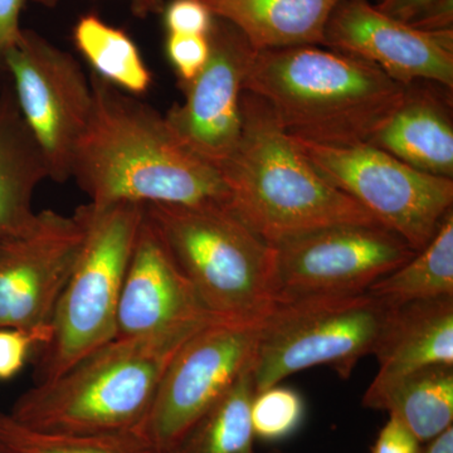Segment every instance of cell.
<instances>
[{
    "label": "cell",
    "mask_w": 453,
    "mask_h": 453,
    "mask_svg": "<svg viewBox=\"0 0 453 453\" xmlns=\"http://www.w3.org/2000/svg\"><path fill=\"white\" fill-rule=\"evenodd\" d=\"M259 321L214 320L181 345L140 431L155 451L175 445L251 368Z\"/></svg>",
    "instance_id": "30bf717a"
},
{
    "label": "cell",
    "mask_w": 453,
    "mask_h": 453,
    "mask_svg": "<svg viewBox=\"0 0 453 453\" xmlns=\"http://www.w3.org/2000/svg\"><path fill=\"white\" fill-rule=\"evenodd\" d=\"M46 179L43 155L4 80L0 88V240L22 234L35 222L33 196Z\"/></svg>",
    "instance_id": "ac0fdd59"
},
{
    "label": "cell",
    "mask_w": 453,
    "mask_h": 453,
    "mask_svg": "<svg viewBox=\"0 0 453 453\" xmlns=\"http://www.w3.org/2000/svg\"><path fill=\"white\" fill-rule=\"evenodd\" d=\"M334 187L421 251L452 210L453 180L426 174L369 142L321 144L294 138Z\"/></svg>",
    "instance_id": "ba28073f"
},
{
    "label": "cell",
    "mask_w": 453,
    "mask_h": 453,
    "mask_svg": "<svg viewBox=\"0 0 453 453\" xmlns=\"http://www.w3.org/2000/svg\"><path fill=\"white\" fill-rule=\"evenodd\" d=\"M275 247V303L368 290L416 255L381 225H338Z\"/></svg>",
    "instance_id": "8fae6325"
},
{
    "label": "cell",
    "mask_w": 453,
    "mask_h": 453,
    "mask_svg": "<svg viewBox=\"0 0 453 453\" xmlns=\"http://www.w3.org/2000/svg\"><path fill=\"white\" fill-rule=\"evenodd\" d=\"M422 446L401 422L390 417L380 434H378L372 453H421Z\"/></svg>",
    "instance_id": "f546056e"
},
{
    "label": "cell",
    "mask_w": 453,
    "mask_h": 453,
    "mask_svg": "<svg viewBox=\"0 0 453 453\" xmlns=\"http://www.w3.org/2000/svg\"><path fill=\"white\" fill-rule=\"evenodd\" d=\"M255 393L251 366L175 445L157 453H255L251 426Z\"/></svg>",
    "instance_id": "603a6c76"
},
{
    "label": "cell",
    "mask_w": 453,
    "mask_h": 453,
    "mask_svg": "<svg viewBox=\"0 0 453 453\" xmlns=\"http://www.w3.org/2000/svg\"><path fill=\"white\" fill-rule=\"evenodd\" d=\"M28 0H0V82L5 80V58L19 38L20 14Z\"/></svg>",
    "instance_id": "f1b7e54d"
},
{
    "label": "cell",
    "mask_w": 453,
    "mask_h": 453,
    "mask_svg": "<svg viewBox=\"0 0 453 453\" xmlns=\"http://www.w3.org/2000/svg\"><path fill=\"white\" fill-rule=\"evenodd\" d=\"M32 347L35 342L22 330L0 329V380H11L20 372Z\"/></svg>",
    "instance_id": "83f0119b"
},
{
    "label": "cell",
    "mask_w": 453,
    "mask_h": 453,
    "mask_svg": "<svg viewBox=\"0 0 453 453\" xmlns=\"http://www.w3.org/2000/svg\"><path fill=\"white\" fill-rule=\"evenodd\" d=\"M421 453H453V427H449L434 440L428 441V445L422 449Z\"/></svg>",
    "instance_id": "836d02e7"
},
{
    "label": "cell",
    "mask_w": 453,
    "mask_h": 453,
    "mask_svg": "<svg viewBox=\"0 0 453 453\" xmlns=\"http://www.w3.org/2000/svg\"><path fill=\"white\" fill-rule=\"evenodd\" d=\"M374 356L380 377L453 365V297L395 308Z\"/></svg>",
    "instance_id": "d6986e66"
},
{
    "label": "cell",
    "mask_w": 453,
    "mask_h": 453,
    "mask_svg": "<svg viewBox=\"0 0 453 453\" xmlns=\"http://www.w3.org/2000/svg\"><path fill=\"white\" fill-rule=\"evenodd\" d=\"M47 8H55L59 0H29ZM134 13L140 18H146L151 14H162L165 7V0H127Z\"/></svg>",
    "instance_id": "d6a6232c"
},
{
    "label": "cell",
    "mask_w": 453,
    "mask_h": 453,
    "mask_svg": "<svg viewBox=\"0 0 453 453\" xmlns=\"http://www.w3.org/2000/svg\"><path fill=\"white\" fill-rule=\"evenodd\" d=\"M73 38L92 73L134 96L149 91L153 74L135 42L124 29L89 13L77 20Z\"/></svg>",
    "instance_id": "7402d4cb"
},
{
    "label": "cell",
    "mask_w": 453,
    "mask_h": 453,
    "mask_svg": "<svg viewBox=\"0 0 453 453\" xmlns=\"http://www.w3.org/2000/svg\"><path fill=\"white\" fill-rule=\"evenodd\" d=\"M89 81L94 105L71 164L88 203L228 208L219 170L179 140L165 115L95 73Z\"/></svg>",
    "instance_id": "6da1fadb"
},
{
    "label": "cell",
    "mask_w": 453,
    "mask_h": 453,
    "mask_svg": "<svg viewBox=\"0 0 453 453\" xmlns=\"http://www.w3.org/2000/svg\"><path fill=\"white\" fill-rule=\"evenodd\" d=\"M407 88L366 59L320 46L258 50L244 83L288 135L321 144L368 142Z\"/></svg>",
    "instance_id": "3957f363"
},
{
    "label": "cell",
    "mask_w": 453,
    "mask_h": 453,
    "mask_svg": "<svg viewBox=\"0 0 453 453\" xmlns=\"http://www.w3.org/2000/svg\"><path fill=\"white\" fill-rule=\"evenodd\" d=\"M393 310L368 291L273 303L259 321L256 393L312 366H330L348 380L362 357L375 353Z\"/></svg>",
    "instance_id": "52a82bcc"
},
{
    "label": "cell",
    "mask_w": 453,
    "mask_h": 453,
    "mask_svg": "<svg viewBox=\"0 0 453 453\" xmlns=\"http://www.w3.org/2000/svg\"><path fill=\"white\" fill-rule=\"evenodd\" d=\"M0 442L14 453H157L139 432L67 434L38 431L0 411Z\"/></svg>",
    "instance_id": "cb8c5ba5"
},
{
    "label": "cell",
    "mask_w": 453,
    "mask_h": 453,
    "mask_svg": "<svg viewBox=\"0 0 453 453\" xmlns=\"http://www.w3.org/2000/svg\"><path fill=\"white\" fill-rule=\"evenodd\" d=\"M5 80L43 155L50 179L70 180L74 149L94 105L89 77L70 53L37 32L22 29L5 58Z\"/></svg>",
    "instance_id": "9c48e42d"
},
{
    "label": "cell",
    "mask_w": 453,
    "mask_h": 453,
    "mask_svg": "<svg viewBox=\"0 0 453 453\" xmlns=\"http://www.w3.org/2000/svg\"><path fill=\"white\" fill-rule=\"evenodd\" d=\"M363 404L386 411L419 442H428L452 426L453 365L429 366L396 377L377 375Z\"/></svg>",
    "instance_id": "ffe728a7"
},
{
    "label": "cell",
    "mask_w": 453,
    "mask_h": 453,
    "mask_svg": "<svg viewBox=\"0 0 453 453\" xmlns=\"http://www.w3.org/2000/svg\"><path fill=\"white\" fill-rule=\"evenodd\" d=\"M81 251L57 303L50 335L38 348L35 383L56 380L116 336L119 301L144 205L83 204Z\"/></svg>",
    "instance_id": "8992f818"
},
{
    "label": "cell",
    "mask_w": 453,
    "mask_h": 453,
    "mask_svg": "<svg viewBox=\"0 0 453 453\" xmlns=\"http://www.w3.org/2000/svg\"><path fill=\"white\" fill-rule=\"evenodd\" d=\"M410 26L419 31L442 32L453 29V0H438L419 14Z\"/></svg>",
    "instance_id": "4dcf8cb0"
},
{
    "label": "cell",
    "mask_w": 453,
    "mask_h": 453,
    "mask_svg": "<svg viewBox=\"0 0 453 453\" xmlns=\"http://www.w3.org/2000/svg\"><path fill=\"white\" fill-rule=\"evenodd\" d=\"M258 50L324 46L325 29L342 0H202Z\"/></svg>",
    "instance_id": "e0dca14e"
},
{
    "label": "cell",
    "mask_w": 453,
    "mask_h": 453,
    "mask_svg": "<svg viewBox=\"0 0 453 453\" xmlns=\"http://www.w3.org/2000/svg\"><path fill=\"white\" fill-rule=\"evenodd\" d=\"M325 47L377 65L404 86L453 88V29L425 32L387 16L368 0H342L325 29Z\"/></svg>",
    "instance_id": "5bb4252c"
},
{
    "label": "cell",
    "mask_w": 453,
    "mask_h": 453,
    "mask_svg": "<svg viewBox=\"0 0 453 453\" xmlns=\"http://www.w3.org/2000/svg\"><path fill=\"white\" fill-rule=\"evenodd\" d=\"M305 417V403L296 390L276 386L255 393L251 403L253 436L281 441L297 431Z\"/></svg>",
    "instance_id": "d4e9b609"
},
{
    "label": "cell",
    "mask_w": 453,
    "mask_h": 453,
    "mask_svg": "<svg viewBox=\"0 0 453 453\" xmlns=\"http://www.w3.org/2000/svg\"><path fill=\"white\" fill-rule=\"evenodd\" d=\"M214 320L144 214L122 282L115 338L195 332Z\"/></svg>",
    "instance_id": "9a60e30c"
},
{
    "label": "cell",
    "mask_w": 453,
    "mask_h": 453,
    "mask_svg": "<svg viewBox=\"0 0 453 453\" xmlns=\"http://www.w3.org/2000/svg\"><path fill=\"white\" fill-rule=\"evenodd\" d=\"M199 330L112 339L56 380L35 384L11 416L53 434H140L169 363Z\"/></svg>",
    "instance_id": "277c9868"
},
{
    "label": "cell",
    "mask_w": 453,
    "mask_h": 453,
    "mask_svg": "<svg viewBox=\"0 0 453 453\" xmlns=\"http://www.w3.org/2000/svg\"><path fill=\"white\" fill-rule=\"evenodd\" d=\"M366 142L426 174L453 178L451 112L428 89L408 86L403 101Z\"/></svg>",
    "instance_id": "2e32d148"
},
{
    "label": "cell",
    "mask_w": 453,
    "mask_h": 453,
    "mask_svg": "<svg viewBox=\"0 0 453 453\" xmlns=\"http://www.w3.org/2000/svg\"><path fill=\"white\" fill-rule=\"evenodd\" d=\"M366 291L392 308L416 301L453 297L452 210L421 251Z\"/></svg>",
    "instance_id": "44dd1931"
},
{
    "label": "cell",
    "mask_w": 453,
    "mask_h": 453,
    "mask_svg": "<svg viewBox=\"0 0 453 453\" xmlns=\"http://www.w3.org/2000/svg\"><path fill=\"white\" fill-rule=\"evenodd\" d=\"M85 237L77 211H38L27 231L0 240V329L28 334L41 348Z\"/></svg>",
    "instance_id": "7c38bea8"
},
{
    "label": "cell",
    "mask_w": 453,
    "mask_h": 453,
    "mask_svg": "<svg viewBox=\"0 0 453 453\" xmlns=\"http://www.w3.org/2000/svg\"><path fill=\"white\" fill-rule=\"evenodd\" d=\"M207 65L181 88L183 103L165 113L169 127L193 153L217 169L242 133V98L256 50L234 26L214 17Z\"/></svg>",
    "instance_id": "4fadbf2b"
},
{
    "label": "cell",
    "mask_w": 453,
    "mask_h": 453,
    "mask_svg": "<svg viewBox=\"0 0 453 453\" xmlns=\"http://www.w3.org/2000/svg\"><path fill=\"white\" fill-rule=\"evenodd\" d=\"M437 2L438 0H380L377 8L387 16L411 25L419 14Z\"/></svg>",
    "instance_id": "1f68e13d"
},
{
    "label": "cell",
    "mask_w": 453,
    "mask_h": 453,
    "mask_svg": "<svg viewBox=\"0 0 453 453\" xmlns=\"http://www.w3.org/2000/svg\"><path fill=\"white\" fill-rule=\"evenodd\" d=\"M240 142L219 170L228 210L271 246L338 225H380L315 168L261 98L244 91Z\"/></svg>",
    "instance_id": "7a4b0ae2"
},
{
    "label": "cell",
    "mask_w": 453,
    "mask_h": 453,
    "mask_svg": "<svg viewBox=\"0 0 453 453\" xmlns=\"http://www.w3.org/2000/svg\"><path fill=\"white\" fill-rule=\"evenodd\" d=\"M145 214L217 320L259 321L275 303V247L222 205H144Z\"/></svg>",
    "instance_id": "5b68a950"
},
{
    "label": "cell",
    "mask_w": 453,
    "mask_h": 453,
    "mask_svg": "<svg viewBox=\"0 0 453 453\" xmlns=\"http://www.w3.org/2000/svg\"><path fill=\"white\" fill-rule=\"evenodd\" d=\"M166 32L210 35L214 17L202 0H172L162 12Z\"/></svg>",
    "instance_id": "4316f807"
},
{
    "label": "cell",
    "mask_w": 453,
    "mask_h": 453,
    "mask_svg": "<svg viewBox=\"0 0 453 453\" xmlns=\"http://www.w3.org/2000/svg\"><path fill=\"white\" fill-rule=\"evenodd\" d=\"M0 453H14V452L12 451L11 449H8L7 446L3 445V443L0 442Z\"/></svg>",
    "instance_id": "e575fe53"
},
{
    "label": "cell",
    "mask_w": 453,
    "mask_h": 453,
    "mask_svg": "<svg viewBox=\"0 0 453 453\" xmlns=\"http://www.w3.org/2000/svg\"><path fill=\"white\" fill-rule=\"evenodd\" d=\"M165 52L178 76L179 86L184 88L202 73L210 58L208 35L168 33Z\"/></svg>",
    "instance_id": "484cf974"
}]
</instances>
